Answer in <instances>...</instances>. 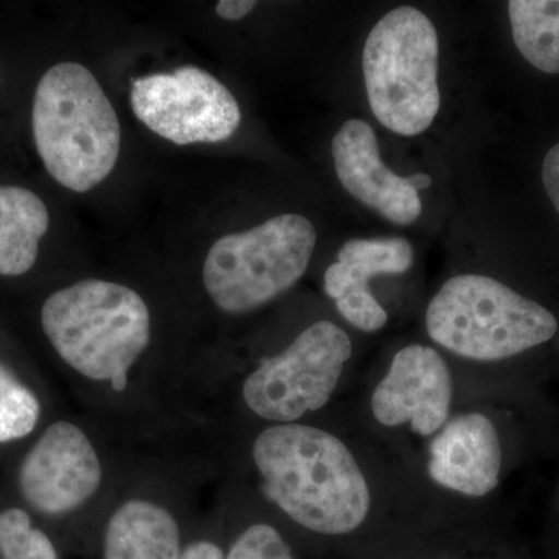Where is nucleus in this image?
I'll list each match as a JSON object with an SVG mask.
<instances>
[{
  "label": "nucleus",
  "mask_w": 559,
  "mask_h": 559,
  "mask_svg": "<svg viewBox=\"0 0 559 559\" xmlns=\"http://www.w3.org/2000/svg\"><path fill=\"white\" fill-rule=\"evenodd\" d=\"M264 495L301 527L347 535L366 521L370 489L348 448L326 430L278 425L253 443Z\"/></svg>",
  "instance_id": "nucleus-1"
},
{
  "label": "nucleus",
  "mask_w": 559,
  "mask_h": 559,
  "mask_svg": "<svg viewBox=\"0 0 559 559\" xmlns=\"http://www.w3.org/2000/svg\"><path fill=\"white\" fill-rule=\"evenodd\" d=\"M32 124L44 167L75 193L97 187L119 160V117L94 73L79 62H60L44 73Z\"/></svg>",
  "instance_id": "nucleus-2"
},
{
  "label": "nucleus",
  "mask_w": 559,
  "mask_h": 559,
  "mask_svg": "<svg viewBox=\"0 0 559 559\" xmlns=\"http://www.w3.org/2000/svg\"><path fill=\"white\" fill-rule=\"evenodd\" d=\"M40 323L61 359L94 381L123 392L128 373L150 344L151 316L135 290L83 280L44 301Z\"/></svg>",
  "instance_id": "nucleus-3"
},
{
  "label": "nucleus",
  "mask_w": 559,
  "mask_h": 559,
  "mask_svg": "<svg viewBox=\"0 0 559 559\" xmlns=\"http://www.w3.org/2000/svg\"><path fill=\"white\" fill-rule=\"evenodd\" d=\"M362 72L371 112L404 138L430 128L440 110L439 35L414 7L389 11L367 36Z\"/></svg>",
  "instance_id": "nucleus-4"
},
{
  "label": "nucleus",
  "mask_w": 559,
  "mask_h": 559,
  "mask_svg": "<svg viewBox=\"0 0 559 559\" xmlns=\"http://www.w3.org/2000/svg\"><path fill=\"white\" fill-rule=\"evenodd\" d=\"M432 341L462 358L500 360L550 341L558 322L543 305L485 275H457L426 311Z\"/></svg>",
  "instance_id": "nucleus-5"
},
{
  "label": "nucleus",
  "mask_w": 559,
  "mask_h": 559,
  "mask_svg": "<svg viewBox=\"0 0 559 559\" xmlns=\"http://www.w3.org/2000/svg\"><path fill=\"white\" fill-rule=\"evenodd\" d=\"M316 241L311 221L296 213L219 238L202 272L210 299L227 314H245L270 304L304 277Z\"/></svg>",
  "instance_id": "nucleus-6"
},
{
  "label": "nucleus",
  "mask_w": 559,
  "mask_h": 559,
  "mask_svg": "<svg viewBox=\"0 0 559 559\" xmlns=\"http://www.w3.org/2000/svg\"><path fill=\"white\" fill-rule=\"evenodd\" d=\"M349 356L347 333L320 320L285 352L263 360L242 385V399L259 417L289 425L329 403Z\"/></svg>",
  "instance_id": "nucleus-7"
},
{
  "label": "nucleus",
  "mask_w": 559,
  "mask_h": 559,
  "mask_svg": "<svg viewBox=\"0 0 559 559\" xmlns=\"http://www.w3.org/2000/svg\"><path fill=\"white\" fill-rule=\"evenodd\" d=\"M131 106L154 134L180 146L224 142L241 123L234 94L194 66L132 80Z\"/></svg>",
  "instance_id": "nucleus-8"
},
{
  "label": "nucleus",
  "mask_w": 559,
  "mask_h": 559,
  "mask_svg": "<svg viewBox=\"0 0 559 559\" xmlns=\"http://www.w3.org/2000/svg\"><path fill=\"white\" fill-rule=\"evenodd\" d=\"M102 463L86 433L69 421L46 429L20 469L22 498L44 514L80 509L102 484Z\"/></svg>",
  "instance_id": "nucleus-9"
},
{
  "label": "nucleus",
  "mask_w": 559,
  "mask_h": 559,
  "mask_svg": "<svg viewBox=\"0 0 559 559\" xmlns=\"http://www.w3.org/2000/svg\"><path fill=\"white\" fill-rule=\"evenodd\" d=\"M452 378L439 353L425 345L400 349L374 389L371 411L389 428L411 423L418 436L439 432L450 417Z\"/></svg>",
  "instance_id": "nucleus-10"
},
{
  "label": "nucleus",
  "mask_w": 559,
  "mask_h": 559,
  "mask_svg": "<svg viewBox=\"0 0 559 559\" xmlns=\"http://www.w3.org/2000/svg\"><path fill=\"white\" fill-rule=\"evenodd\" d=\"M334 168L349 197L399 226H411L423 204L409 178H401L381 159L377 134L367 121L353 119L334 135Z\"/></svg>",
  "instance_id": "nucleus-11"
},
{
  "label": "nucleus",
  "mask_w": 559,
  "mask_h": 559,
  "mask_svg": "<svg viewBox=\"0 0 559 559\" xmlns=\"http://www.w3.org/2000/svg\"><path fill=\"white\" fill-rule=\"evenodd\" d=\"M414 264V249L404 238L349 240L323 277L329 297L342 318L355 329L373 333L388 323V312L374 299L369 282L374 275L404 274Z\"/></svg>",
  "instance_id": "nucleus-12"
},
{
  "label": "nucleus",
  "mask_w": 559,
  "mask_h": 559,
  "mask_svg": "<svg viewBox=\"0 0 559 559\" xmlns=\"http://www.w3.org/2000/svg\"><path fill=\"white\" fill-rule=\"evenodd\" d=\"M500 466L498 430L481 414L452 418L430 443V477L460 495L487 496L498 487Z\"/></svg>",
  "instance_id": "nucleus-13"
},
{
  "label": "nucleus",
  "mask_w": 559,
  "mask_h": 559,
  "mask_svg": "<svg viewBox=\"0 0 559 559\" xmlns=\"http://www.w3.org/2000/svg\"><path fill=\"white\" fill-rule=\"evenodd\" d=\"M180 530L170 511L148 500H128L109 520L105 559H179Z\"/></svg>",
  "instance_id": "nucleus-14"
},
{
  "label": "nucleus",
  "mask_w": 559,
  "mask_h": 559,
  "mask_svg": "<svg viewBox=\"0 0 559 559\" xmlns=\"http://www.w3.org/2000/svg\"><path fill=\"white\" fill-rule=\"evenodd\" d=\"M49 224V210L38 194L0 186V275L20 277L35 266Z\"/></svg>",
  "instance_id": "nucleus-15"
},
{
  "label": "nucleus",
  "mask_w": 559,
  "mask_h": 559,
  "mask_svg": "<svg viewBox=\"0 0 559 559\" xmlns=\"http://www.w3.org/2000/svg\"><path fill=\"white\" fill-rule=\"evenodd\" d=\"M511 33L522 57L544 73H559V0H511Z\"/></svg>",
  "instance_id": "nucleus-16"
},
{
  "label": "nucleus",
  "mask_w": 559,
  "mask_h": 559,
  "mask_svg": "<svg viewBox=\"0 0 559 559\" xmlns=\"http://www.w3.org/2000/svg\"><path fill=\"white\" fill-rule=\"evenodd\" d=\"M39 415L35 393L0 364V443L31 436Z\"/></svg>",
  "instance_id": "nucleus-17"
},
{
  "label": "nucleus",
  "mask_w": 559,
  "mask_h": 559,
  "mask_svg": "<svg viewBox=\"0 0 559 559\" xmlns=\"http://www.w3.org/2000/svg\"><path fill=\"white\" fill-rule=\"evenodd\" d=\"M2 559H58L57 550L43 530L33 527L31 514L22 509L0 511Z\"/></svg>",
  "instance_id": "nucleus-18"
},
{
  "label": "nucleus",
  "mask_w": 559,
  "mask_h": 559,
  "mask_svg": "<svg viewBox=\"0 0 559 559\" xmlns=\"http://www.w3.org/2000/svg\"><path fill=\"white\" fill-rule=\"evenodd\" d=\"M227 559H296L282 535L266 524H255L235 540Z\"/></svg>",
  "instance_id": "nucleus-19"
},
{
  "label": "nucleus",
  "mask_w": 559,
  "mask_h": 559,
  "mask_svg": "<svg viewBox=\"0 0 559 559\" xmlns=\"http://www.w3.org/2000/svg\"><path fill=\"white\" fill-rule=\"evenodd\" d=\"M543 183L559 215V143L547 153L543 164Z\"/></svg>",
  "instance_id": "nucleus-20"
},
{
  "label": "nucleus",
  "mask_w": 559,
  "mask_h": 559,
  "mask_svg": "<svg viewBox=\"0 0 559 559\" xmlns=\"http://www.w3.org/2000/svg\"><path fill=\"white\" fill-rule=\"evenodd\" d=\"M253 0H221L216 3V14L226 21H240L255 9Z\"/></svg>",
  "instance_id": "nucleus-21"
},
{
  "label": "nucleus",
  "mask_w": 559,
  "mask_h": 559,
  "mask_svg": "<svg viewBox=\"0 0 559 559\" xmlns=\"http://www.w3.org/2000/svg\"><path fill=\"white\" fill-rule=\"evenodd\" d=\"M179 559H224V555L216 544L200 540V543L190 544L180 554Z\"/></svg>",
  "instance_id": "nucleus-22"
},
{
  "label": "nucleus",
  "mask_w": 559,
  "mask_h": 559,
  "mask_svg": "<svg viewBox=\"0 0 559 559\" xmlns=\"http://www.w3.org/2000/svg\"><path fill=\"white\" fill-rule=\"evenodd\" d=\"M409 180L412 186H414V189L417 191L429 189V187L432 186V178H430L429 175H423V173L411 176Z\"/></svg>",
  "instance_id": "nucleus-23"
}]
</instances>
